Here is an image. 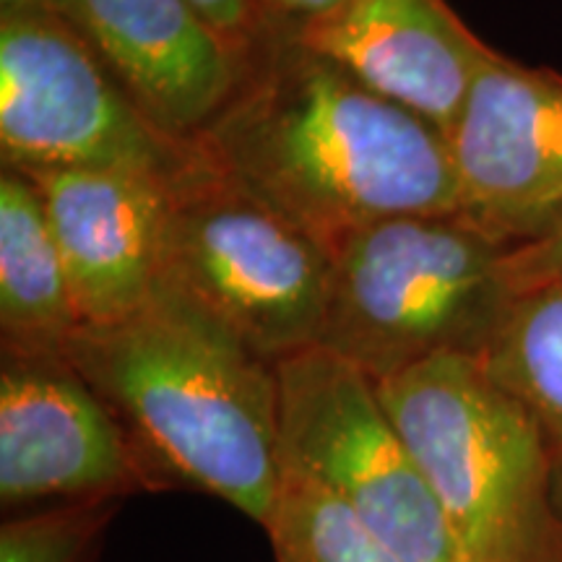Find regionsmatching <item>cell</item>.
Wrapping results in <instances>:
<instances>
[{
  "mask_svg": "<svg viewBox=\"0 0 562 562\" xmlns=\"http://www.w3.org/2000/svg\"><path fill=\"white\" fill-rule=\"evenodd\" d=\"M60 0H0V11H30V9H50L58 11Z\"/></svg>",
  "mask_w": 562,
  "mask_h": 562,
  "instance_id": "obj_20",
  "label": "cell"
},
{
  "mask_svg": "<svg viewBox=\"0 0 562 562\" xmlns=\"http://www.w3.org/2000/svg\"><path fill=\"white\" fill-rule=\"evenodd\" d=\"M505 250L461 216H393L355 232L331 252L318 347L372 381L440 355H482L513 300Z\"/></svg>",
  "mask_w": 562,
  "mask_h": 562,
  "instance_id": "obj_4",
  "label": "cell"
},
{
  "mask_svg": "<svg viewBox=\"0 0 562 562\" xmlns=\"http://www.w3.org/2000/svg\"><path fill=\"white\" fill-rule=\"evenodd\" d=\"M554 510H558V524H560V537H558V552H554V562H562V469H558V476H554Z\"/></svg>",
  "mask_w": 562,
  "mask_h": 562,
  "instance_id": "obj_21",
  "label": "cell"
},
{
  "mask_svg": "<svg viewBox=\"0 0 562 562\" xmlns=\"http://www.w3.org/2000/svg\"><path fill=\"white\" fill-rule=\"evenodd\" d=\"M193 3L243 60L258 42L269 37L271 30H277L266 13L263 0H193Z\"/></svg>",
  "mask_w": 562,
  "mask_h": 562,
  "instance_id": "obj_18",
  "label": "cell"
},
{
  "mask_svg": "<svg viewBox=\"0 0 562 562\" xmlns=\"http://www.w3.org/2000/svg\"><path fill=\"white\" fill-rule=\"evenodd\" d=\"M149 472L68 355L0 351V508L154 495Z\"/></svg>",
  "mask_w": 562,
  "mask_h": 562,
  "instance_id": "obj_8",
  "label": "cell"
},
{
  "mask_svg": "<svg viewBox=\"0 0 562 562\" xmlns=\"http://www.w3.org/2000/svg\"><path fill=\"white\" fill-rule=\"evenodd\" d=\"M266 537L273 562H406L355 510L307 476L281 469Z\"/></svg>",
  "mask_w": 562,
  "mask_h": 562,
  "instance_id": "obj_15",
  "label": "cell"
},
{
  "mask_svg": "<svg viewBox=\"0 0 562 562\" xmlns=\"http://www.w3.org/2000/svg\"><path fill=\"white\" fill-rule=\"evenodd\" d=\"M334 256L211 165L170 188L161 273L279 362L315 347Z\"/></svg>",
  "mask_w": 562,
  "mask_h": 562,
  "instance_id": "obj_5",
  "label": "cell"
},
{
  "mask_svg": "<svg viewBox=\"0 0 562 562\" xmlns=\"http://www.w3.org/2000/svg\"><path fill=\"white\" fill-rule=\"evenodd\" d=\"M294 37L446 136L495 53L448 0H349Z\"/></svg>",
  "mask_w": 562,
  "mask_h": 562,
  "instance_id": "obj_12",
  "label": "cell"
},
{
  "mask_svg": "<svg viewBox=\"0 0 562 562\" xmlns=\"http://www.w3.org/2000/svg\"><path fill=\"white\" fill-rule=\"evenodd\" d=\"M480 357L533 414L562 469V284L513 297Z\"/></svg>",
  "mask_w": 562,
  "mask_h": 562,
  "instance_id": "obj_14",
  "label": "cell"
},
{
  "mask_svg": "<svg viewBox=\"0 0 562 562\" xmlns=\"http://www.w3.org/2000/svg\"><path fill=\"white\" fill-rule=\"evenodd\" d=\"M66 355L157 492H203L269 526L281 484L277 362L165 273L138 311L76 328Z\"/></svg>",
  "mask_w": 562,
  "mask_h": 562,
  "instance_id": "obj_2",
  "label": "cell"
},
{
  "mask_svg": "<svg viewBox=\"0 0 562 562\" xmlns=\"http://www.w3.org/2000/svg\"><path fill=\"white\" fill-rule=\"evenodd\" d=\"M501 271L510 297L562 284V227L542 240L505 250Z\"/></svg>",
  "mask_w": 562,
  "mask_h": 562,
  "instance_id": "obj_17",
  "label": "cell"
},
{
  "mask_svg": "<svg viewBox=\"0 0 562 562\" xmlns=\"http://www.w3.org/2000/svg\"><path fill=\"white\" fill-rule=\"evenodd\" d=\"M58 11L149 121L195 140L237 87L243 58L193 0H60Z\"/></svg>",
  "mask_w": 562,
  "mask_h": 562,
  "instance_id": "obj_10",
  "label": "cell"
},
{
  "mask_svg": "<svg viewBox=\"0 0 562 562\" xmlns=\"http://www.w3.org/2000/svg\"><path fill=\"white\" fill-rule=\"evenodd\" d=\"M0 154L16 172L104 170L178 186L203 161L157 128L60 11H0Z\"/></svg>",
  "mask_w": 562,
  "mask_h": 562,
  "instance_id": "obj_6",
  "label": "cell"
},
{
  "mask_svg": "<svg viewBox=\"0 0 562 562\" xmlns=\"http://www.w3.org/2000/svg\"><path fill=\"white\" fill-rule=\"evenodd\" d=\"M123 503H74L5 516L0 562H97Z\"/></svg>",
  "mask_w": 562,
  "mask_h": 562,
  "instance_id": "obj_16",
  "label": "cell"
},
{
  "mask_svg": "<svg viewBox=\"0 0 562 562\" xmlns=\"http://www.w3.org/2000/svg\"><path fill=\"white\" fill-rule=\"evenodd\" d=\"M459 216L503 248L562 227V76L492 53L448 136Z\"/></svg>",
  "mask_w": 562,
  "mask_h": 562,
  "instance_id": "obj_9",
  "label": "cell"
},
{
  "mask_svg": "<svg viewBox=\"0 0 562 562\" xmlns=\"http://www.w3.org/2000/svg\"><path fill=\"white\" fill-rule=\"evenodd\" d=\"M281 469L347 505L406 562H456L459 550L375 381L326 347L277 362Z\"/></svg>",
  "mask_w": 562,
  "mask_h": 562,
  "instance_id": "obj_7",
  "label": "cell"
},
{
  "mask_svg": "<svg viewBox=\"0 0 562 562\" xmlns=\"http://www.w3.org/2000/svg\"><path fill=\"white\" fill-rule=\"evenodd\" d=\"M344 3L349 0H263L271 24L292 34L341 9Z\"/></svg>",
  "mask_w": 562,
  "mask_h": 562,
  "instance_id": "obj_19",
  "label": "cell"
},
{
  "mask_svg": "<svg viewBox=\"0 0 562 562\" xmlns=\"http://www.w3.org/2000/svg\"><path fill=\"white\" fill-rule=\"evenodd\" d=\"M79 328L68 273L37 186L0 172V351L66 355Z\"/></svg>",
  "mask_w": 562,
  "mask_h": 562,
  "instance_id": "obj_13",
  "label": "cell"
},
{
  "mask_svg": "<svg viewBox=\"0 0 562 562\" xmlns=\"http://www.w3.org/2000/svg\"><path fill=\"white\" fill-rule=\"evenodd\" d=\"M26 178L45 203L79 326H104L138 311L161 279L170 186L104 170Z\"/></svg>",
  "mask_w": 562,
  "mask_h": 562,
  "instance_id": "obj_11",
  "label": "cell"
},
{
  "mask_svg": "<svg viewBox=\"0 0 562 562\" xmlns=\"http://www.w3.org/2000/svg\"><path fill=\"white\" fill-rule=\"evenodd\" d=\"M195 144L331 252L393 216L461 209L446 133L284 30L245 55L235 91Z\"/></svg>",
  "mask_w": 562,
  "mask_h": 562,
  "instance_id": "obj_1",
  "label": "cell"
},
{
  "mask_svg": "<svg viewBox=\"0 0 562 562\" xmlns=\"http://www.w3.org/2000/svg\"><path fill=\"white\" fill-rule=\"evenodd\" d=\"M469 562H554L558 463L518 396L480 355H440L375 381Z\"/></svg>",
  "mask_w": 562,
  "mask_h": 562,
  "instance_id": "obj_3",
  "label": "cell"
},
{
  "mask_svg": "<svg viewBox=\"0 0 562 562\" xmlns=\"http://www.w3.org/2000/svg\"><path fill=\"white\" fill-rule=\"evenodd\" d=\"M456 562H469V560H461V558H459V560H456Z\"/></svg>",
  "mask_w": 562,
  "mask_h": 562,
  "instance_id": "obj_22",
  "label": "cell"
}]
</instances>
